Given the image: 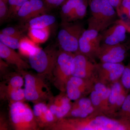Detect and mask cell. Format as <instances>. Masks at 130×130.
Masks as SVG:
<instances>
[{
	"label": "cell",
	"instance_id": "6da1fadb",
	"mask_svg": "<svg viewBox=\"0 0 130 130\" xmlns=\"http://www.w3.org/2000/svg\"><path fill=\"white\" fill-rule=\"evenodd\" d=\"M53 130H130V122L96 111L85 118H64L47 127Z\"/></svg>",
	"mask_w": 130,
	"mask_h": 130
},
{
	"label": "cell",
	"instance_id": "7a4b0ae2",
	"mask_svg": "<svg viewBox=\"0 0 130 130\" xmlns=\"http://www.w3.org/2000/svg\"><path fill=\"white\" fill-rule=\"evenodd\" d=\"M88 1L90 11L88 29L102 32L114 23L118 13L108 0Z\"/></svg>",
	"mask_w": 130,
	"mask_h": 130
},
{
	"label": "cell",
	"instance_id": "3957f363",
	"mask_svg": "<svg viewBox=\"0 0 130 130\" xmlns=\"http://www.w3.org/2000/svg\"><path fill=\"white\" fill-rule=\"evenodd\" d=\"M85 30L83 24L80 22H62L58 35L60 50L74 54L78 52L79 38Z\"/></svg>",
	"mask_w": 130,
	"mask_h": 130
},
{
	"label": "cell",
	"instance_id": "277c9868",
	"mask_svg": "<svg viewBox=\"0 0 130 130\" xmlns=\"http://www.w3.org/2000/svg\"><path fill=\"white\" fill-rule=\"evenodd\" d=\"M9 118L13 128L16 130H35L38 124L33 111L23 102L11 103Z\"/></svg>",
	"mask_w": 130,
	"mask_h": 130
},
{
	"label": "cell",
	"instance_id": "5b68a950",
	"mask_svg": "<svg viewBox=\"0 0 130 130\" xmlns=\"http://www.w3.org/2000/svg\"><path fill=\"white\" fill-rule=\"evenodd\" d=\"M74 54L60 50L52 73L57 88L65 93L67 84L72 76V67Z\"/></svg>",
	"mask_w": 130,
	"mask_h": 130
},
{
	"label": "cell",
	"instance_id": "8992f818",
	"mask_svg": "<svg viewBox=\"0 0 130 130\" xmlns=\"http://www.w3.org/2000/svg\"><path fill=\"white\" fill-rule=\"evenodd\" d=\"M20 72L24 79L25 100L37 103L48 97L49 89L41 78L24 70Z\"/></svg>",
	"mask_w": 130,
	"mask_h": 130
},
{
	"label": "cell",
	"instance_id": "52a82bcc",
	"mask_svg": "<svg viewBox=\"0 0 130 130\" xmlns=\"http://www.w3.org/2000/svg\"><path fill=\"white\" fill-rule=\"evenodd\" d=\"M58 53V51L44 50L38 47L28 58L31 67L41 75L52 73Z\"/></svg>",
	"mask_w": 130,
	"mask_h": 130
},
{
	"label": "cell",
	"instance_id": "ba28073f",
	"mask_svg": "<svg viewBox=\"0 0 130 130\" xmlns=\"http://www.w3.org/2000/svg\"><path fill=\"white\" fill-rule=\"evenodd\" d=\"M102 36L95 30H85L81 35L78 43V52L88 57L94 63L101 44Z\"/></svg>",
	"mask_w": 130,
	"mask_h": 130
},
{
	"label": "cell",
	"instance_id": "9c48e42d",
	"mask_svg": "<svg viewBox=\"0 0 130 130\" xmlns=\"http://www.w3.org/2000/svg\"><path fill=\"white\" fill-rule=\"evenodd\" d=\"M96 64L79 52L76 53L73 60L72 76L96 81Z\"/></svg>",
	"mask_w": 130,
	"mask_h": 130
},
{
	"label": "cell",
	"instance_id": "30bf717a",
	"mask_svg": "<svg viewBox=\"0 0 130 130\" xmlns=\"http://www.w3.org/2000/svg\"><path fill=\"white\" fill-rule=\"evenodd\" d=\"M125 66L123 63H113L100 62L96 63L97 81L107 86L121 78Z\"/></svg>",
	"mask_w": 130,
	"mask_h": 130
},
{
	"label": "cell",
	"instance_id": "8fae6325",
	"mask_svg": "<svg viewBox=\"0 0 130 130\" xmlns=\"http://www.w3.org/2000/svg\"><path fill=\"white\" fill-rule=\"evenodd\" d=\"M88 4V0H65L61 5L62 22H74L83 19Z\"/></svg>",
	"mask_w": 130,
	"mask_h": 130
},
{
	"label": "cell",
	"instance_id": "7c38bea8",
	"mask_svg": "<svg viewBox=\"0 0 130 130\" xmlns=\"http://www.w3.org/2000/svg\"><path fill=\"white\" fill-rule=\"evenodd\" d=\"M95 81L72 76L68 81L66 93L71 101L86 97L93 90Z\"/></svg>",
	"mask_w": 130,
	"mask_h": 130
},
{
	"label": "cell",
	"instance_id": "4fadbf2b",
	"mask_svg": "<svg viewBox=\"0 0 130 130\" xmlns=\"http://www.w3.org/2000/svg\"><path fill=\"white\" fill-rule=\"evenodd\" d=\"M127 47L122 43L107 45L101 44L96 58L103 63H123L127 55Z\"/></svg>",
	"mask_w": 130,
	"mask_h": 130
},
{
	"label": "cell",
	"instance_id": "5bb4252c",
	"mask_svg": "<svg viewBox=\"0 0 130 130\" xmlns=\"http://www.w3.org/2000/svg\"><path fill=\"white\" fill-rule=\"evenodd\" d=\"M111 92L108 100V116L116 118V113L129 93L121 83L120 79L110 86Z\"/></svg>",
	"mask_w": 130,
	"mask_h": 130
},
{
	"label": "cell",
	"instance_id": "9a60e30c",
	"mask_svg": "<svg viewBox=\"0 0 130 130\" xmlns=\"http://www.w3.org/2000/svg\"><path fill=\"white\" fill-rule=\"evenodd\" d=\"M48 7L44 0H28L19 9L16 15L21 21L28 22L34 18L46 14Z\"/></svg>",
	"mask_w": 130,
	"mask_h": 130
},
{
	"label": "cell",
	"instance_id": "2e32d148",
	"mask_svg": "<svg viewBox=\"0 0 130 130\" xmlns=\"http://www.w3.org/2000/svg\"><path fill=\"white\" fill-rule=\"evenodd\" d=\"M126 28L123 25H112L101 33V44L114 45L121 43L126 39Z\"/></svg>",
	"mask_w": 130,
	"mask_h": 130
},
{
	"label": "cell",
	"instance_id": "e0dca14e",
	"mask_svg": "<svg viewBox=\"0 0 130 130\" xmlns=\"http://www.w3.org/2000/svg\"><path fill=\"white\" fill-rule=\"evenodd\" d=\"M96 111L89 97H83L72 103L70 111L64 118H85Z\"/></svg>",
	"mask_w": 130,
	"mask_h": 130
},
{
	"label": "cell",
	"instance_id": "ac0fdd59",
	"mask_svg": "<svg viewBox=\"0 0 130 130\" xmlns=\"http://www.w3.org/2000/svg\"><path fill=\"white\" fill-rule=\"evenodd\" d=\"M0 57L7 63L14 65L20 71L30 68V65L23 60L19 54L0 42Z\"/></svg>",
	"mask_w": 130,
	"mask_h": 130
},
{
	"label": "cell",
	"instance_id": "d6986e66",
	"mask_svg": "<svg viewBox=\"0 0 130 130\" xmlns=\"http://www.w3.org/2000/svg\"><path fill=\"white\" fill-rule=\"evenodd\" d=\"M71 101L66 93L63 92L55 99L54 103L57 106V111L55 116V121L64 118L70 111L72 104Z\"/></svg>",
	"mask_w": 130,
	"mask_h": 130
},
{
	"label": "cell",
	"instance_id": "ffe728a7",
	"mask_svg": "<svg viewBox=\"0 0 130 130\" xmlns=\"http://www.w3.org/2000/svg\"><path fill=\"white\" fill-rule=\"evenodd\" d=\"M55 17L45 14L31 19L28 21L29 28H44L50 27L56 22Z\"/></svg>",
	"mask_w": 130,
	"mask_h": 130
},
{
	"label": "cell",
	"instance_id": "44dd1931",
	"mask_svg": "<svg viewBox=\"0 0 130 130\" xmlns=\"http://www.w3.org/2000/svg\"><path fill=\"white\" fill-rule=\"evenodd\" d=\"M50 33V27L44 28H29L28 36L37 44L45 42L48 39Z\"/></svg>",
	"mask_w": 130,
	"mask_h": 130
},
{
	"label": "cell",
	"instance_id": "7402d4cb",
	"mask_svg": "<svg viewBox=\"0 0 130 130\" xmlns=\"http://www.w3.org/2000/svg\"><path fill=\"white\" fill-rule=\"evenodd\" d=\"M38 47L37 44L30 38L23 37L20 40L18 49L21 55L28 58L30 55L35 53Z\"/></svg>",
	"mask_w": 130,
	"mask_h": 130
},
{
	"label": "cell",
	"instance_id": "603a6c76",
	"mask_svg": "<svg viewBox=\"0 0 130 130\" xmlns=\"http://www.w3.org/2000/svg\"><path fill=\"white\" fill-rule=\"evenodd\" d=\"M93 89L97 92L102 100L107 111L108 116V100L111 92L110 86H107L97 80L95 82Z\"/></svg>",
	"mask_w": 130,
	"mask_h": 130
},
{
	"label": "cell",
	"instance_id": "cb8c5ba5",
	"mask_svg": "<svg viewBox=\"0 0 130 130\" xmlns=\"http://www.w3.org/2000/svg\"><path fill=\"white\" fill-rule=\"evenodd\" d=\"M5 94L11 103L23 102L25 100L24 90L21 88L9 89L5 88Z\"/></svg>",
	"mask_w": 130,
	"mask_h": 130
},
{
	"label": "cell",
	"instance_id": "d4e9b609",
	"mask_svg": "<svg viewBox=\"0 0 130 130\" xmlns=\"http://www.w3.org/2000/svg\"><path fill=\"white\" fill-rule=\"evenodd\" d=\"M89 97L96 111L103 113L108 116L107 111L104 103L99 94L95 90L93 89L90 94Z\"/></svg>",
	"mask_w": 130,
	"mask_h": 130
},
{
	"label": "cell",
	"instance_id": "484cf974",
	"mask_svg": "<svg viewBox=\"0 0 130 130\" xmlns=\"http://www.w3.org/2000/svg\"><path fill=\"white\" fill-rule=\"evenodd\" d=\"M116 118L130 122V92L126 98L121 108L116 113Z\"/></svg>",
	"mask_w": 130,
	"mask_h": 130
},
{
	"label": "cell",
	"instance_id": "4316f807",
	"mask_svg": "<svg viewBox=\"0 0 130 130\" xmlns=\"http://www.w3.org/2000/svg\"><path fill=\"white\" fill-rule=\"evenodd\" d=\"M21 39L0 33V42L13 49H19Z\"/></svg>",
	"mask_w": 130,
	"mask_h": 130
},
{
	"label": "cell",
	"instance_id": "83f0119b",
	"mask_svg": "<svg viewBox=\"0 0 130 130\" xmlns=\"http://www.w3.org/2000/svg\"><path fill=\"white\" fill-rule=\"evenodd\" d=\"M28 0H8L9 12L8 19L16 15L20 8Z\"/></svg>",
	"mask_w": 130,
	"mask_h": 130
},
{
	"label": "cell",
	"instance_id": "f1b7e54d",
	"mask_svg": "<svg viewBox=\"0 0 130 130\" xmlns=\"http://www.w3.org/2000/svg\"><path fill=\"white\" fill-rule=\"evenodd\" d=\"M120 81L125 88L130 92V61L125 66Z\"/></svg>",
	"mask_w": 130,
	"mask_h": 130
},
{
	"label": "cell",
	"instance_id": "f546056e",
	"mask_svg": "<svg viewBox=\"0 0 130 130\" xmlns=\"http://www.w3.org/2000/svg\"><path fill=\"white\" fill-rule=\"evenodd\" d=\"M23 78L20 75H15L12 77L8 82L5 88L9 89L21 88L23 85Z\"/></svg>",
	"mask_w": 130,
	"mask_h": 130
},
{
	"label": "cell",
	"instance_id": "4dcf8cb0",
	"mask_svg": "<svg viewBox=\"0 0 130 130\" xmlns=\"http://www.w3.org/2000/svg\"><path fill=\"white\" fill-rule=\"evenodd\" d=\"M1 33L21 39L23 37V32L18 28L8 27L4 28L1 31Z\"/></svg>",
	"mask_w": 130,
	"mask_h": 130
},
{
	"label": "cell",
	"instance_id": "1f68e13d",
	"mask_svg": "<svg viewBox=\"0 0 130 130\" xmlns=\"http://www.w3.org/2000/svg\"><path fill=\"white\" fill-rule=\"evenodd\" d=\"M9 5L8 0H0V21L1 23L8 19Z\"/></svg>",
	"mask_w": 130,
	"mask_h": 130
},
{
	"label": "cell",
	"instance_id": "d6a6232c",
	"mask_svg": "<svg viewBox=\"0 0 130 130\" xmlns=\"http://www.w3.org/2000/svg\"><path fill=\"white\" fill-rule=\"evenodd\" d=\"M48 108V107L43 103L40 102L36 103L33 107V113L35 118H38Z\"/></svg>",
	"mask_w": 130,
	"mask_h": 130
},
{
	"label": "cell",
	"instance_id": "836d02e7",
	"mask_svg": "<svg viewBox=\"0 0 130 130\" xmlns=\"http://www.w3.org/2000/svg\"><path fill=\"white\" fill-rule=\"evenodd\" d=\"M121 12L130 18V0H123L120 7L119 14Z\"/></svg>",
	"mask_w": 130,
	"mask_h": 130
},
{
	"label": "cell",
	"instance_id": "e575fe53",
	"mask_svg": "<svg viewBox=\"0 0 130 130\" xmlns=\"http://www.w3.org/2000/svg\"><path fill=\"white\" fill-rule=\"evenodd\" d=\"M65 0H44L48 7H56L63 4Z\"/></svg>",
	"mask_w": 130,
	"mask_h": 130
},
{
	"label": "cell",
	"instance_id": "d590c367",
	"mask_svg": "<svg viewBox=\"0 0 130 130\" xmlns=\"http://www.w3.org/2000/svg\"><path fill=\"white\" fill-rule=\"evenodd\" d=\"M110 4L115 9H116L118 14H119V8L123 0H108Z\"/></svg>",
	"mask_w": 130,
	"mask_h": 130
},
{
	"label": "cell",
	"instance_id": "8d00e7d4",
	"mask_svg": "<svg viewBox=\"0 0 130 130\" xmlns=\"http://www.w3.org/2000/svg\"><path fill=\"white\" fill-rule=\"evenodd\" d=\"M129 47H130V41L129 42Z\"/></svg>",
	"mask_w": 130,
	"mask_h": 130
}]
</instances>
